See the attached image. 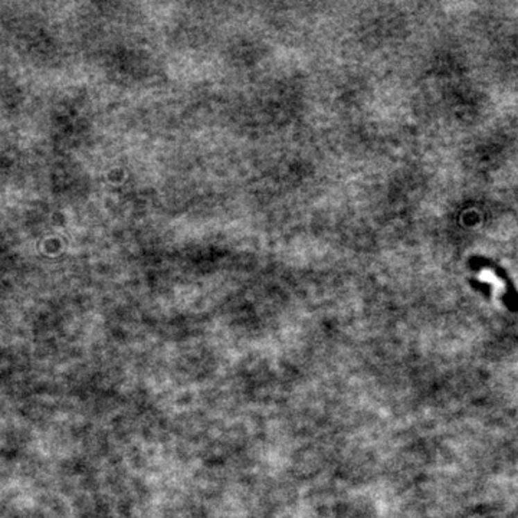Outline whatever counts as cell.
Listing matches in <instances>:
<instances>
[{
    "label": "cell",
    "mask_w": 518,
    "mask_h": 518,
    "mask_svg": "<svg viewBox=\"0 0 518 518\" xmlns=\"http://www.w3.org/2000/svg\"><path fill=\"white\" fill-rule=\"evenodd\" d=\"M468 264H469L471 270H474V271H481V270L491 271L492 274L497 275L498 279L503 281L504 288H506L504 304L508 307L510 310L518 311V291H517V288H515L512 279L510 278V274L507 273L506 268H503L500 264H497L495 261H492L490 258L479 257V255L471 257Z\"/></svg>",
    "instance_id": "6da1fadb"
},
{
    "label": "cell",
    "mask_w": 518,
    "mask_h": 518,
    "mask_svg": "<svg viewBox=\"0 0 518 518\" xmlns=\"http://www.w3.org/2000/svg\"><path fill=\"white\" fill-rule=\"evenodd\" d=\"M469 284H471L474 290L483 293L484 295H491V293H492V284H490V282H484V281H479L476 278H471Z\"/></svg>",
    "instance_id": "7a4b0ae2"
}]
</instances>
